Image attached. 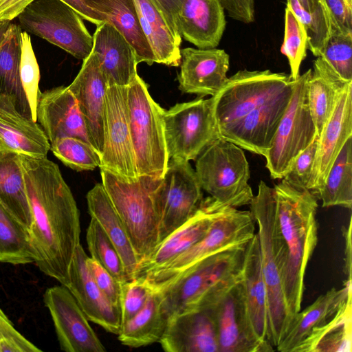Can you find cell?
<instances>
[{
  "label": "cell",
  "instance_id": "47",
  "mask_svg": "<svg viewBox=\"0 0 352 352\" xmlns=\"http://www.w3.org/2000/svg\"><path fill=\"white\" fill-rule=\"evenodd\" d=\"M87 265L98 287L113 305L120 308L122 283L93 258L87 256Z\"/></svg>",
  "mask_w": 352,
  "mask_h": 352
},
{
  "label": "cell",
  "instance_id": "17",
  "mask_svg": "<svg viewBox=\"0 0 352 352\" xmlns=\"http://www.w3.org/2000/svg\"><path fill=\"white\" fill-rule=\"evenodd\" d=\"M87 256L81 244L78 245L65 287L89 320L118 336L122 327L120 308L113 305L96 285L87 267Z\"/></svg>",
  "mask_w": 352,
  "mask_h": 352
},
{
  "label": "cell",
  "instance_id": "6",
  "mask_svg": "<svg viewBox=\"0 0 352 352\" xmlns=\"http://www.w3.org/2000/svg\"><path fill=\"white\" fill-rule=\"evenodd\" d=\"M250 206L258 226L256 233L267 295V339L276 350L292 319L283 288V274L286 262L284 245L277 228L270 186L263 181L258 184V192L254 195Z\"/></svg>",
  "mask_w": 352,
  "mask_h": 352
},
{
  "label": "cell",
  "instance_id": "55",
  "mask_svg": "<svg viewBox=\"0 0 352 352\" xmlns=\"http://www.w3.org/2000/svg\"><path fill=\"white\" fill-rule=\"evenodd\" d=\"M10 22L0 23V45L3 39L5 33L9 26Z\"/></svg>",
  "mask_w": 352,
  "mask_h": 352
},
{
  "label": "cell",
  "instance_id": "49",
  "mask_svg": "<svg viewBox=\"0 0 352 352\" xmlns=\"http://www.w3.org/2000/svg\"><path fill=\"white\" fill-rule=\"evenodd\" d=\"M224 10L233 19L250 23L254 21V0H219Z\"/></svg>",
  "mask_w": 352,
  "mask_h": 352
},
{
  "label": "cell",
  "instance_id": "37",
  "mask_svg": "<svg viewBox=\"0 0 352 352\" xmlns=\"http://www.w3.org/2000/svg\"><path fill=\"white\" fill-rule=\"evenodd\" d=\"M318 199L322 207L352 208V137L342 146L327 176Z\"/></svg>",
  "mask_w": 352,
  "mask_h": 352
},
{
  "label": "cell",
  "instance_id": "1",
  "mask_svg": "<svg viewBox=\"0 0 352 352\" xmlns=\"http://www.w3.org/2000/svg\"><path fill=\"white\" fill-rule=\"evenodd\" d=\"M32 217L29 233L37 254L36 265L66 286L80 243V212L58 166L47 157L20 155Z\"/></svg>",
  "mask_w": 352,
  "mask_h": 352
},
{
  "label": "cell",
  "instance_id": "29",
  "mask_svg": "<svg viewBox=\"0 0 352 352\" xmlns=\"http://www.w3.org/2000/svg\"><path fill=\"white\" fill-rule=\"evenodd\" d=\"M86 198L91 218L98 222L115 245L122 259L128 280L134 279L139 260L124 224L102 184H96L87 192Z\"/></svg>",
  "mask_w": 352,
  "mask_h": 352
},
{
  "label": "cell",
  "instance_id": "42",
  "mask_svg": "<svg viewBox=\"0 0 352 352\" xmlns=\"http://www.w3.org/2000/svg\"><path fill=\"white\" fill-rule=\"evenodd\" d=\"M320 56L342 79L352 82V31L333 28Z\"/></svg>",
  "mask_w": 352,
  "mask_h": 352
},
{
  "label": "cell",
  "instance_id": "43",
  "mask_svg": "<svg viewBox=\"0 0 352 352\" xmlns=\"http://www.w3.org/2000/svg\"><path fill=\"white\" fill-rule=\"evenodd\" d=\"M21 83L25 95L31 119L36 122V104L39 89V67L32 45L31 37L26 32L21 33V55L19 68Z\"/></svg>",
  "mask_w": 352,
  "mask_h": 352
},
{
  "label": "cell",
  "instance_id": "33",
  "mask_svg": "<svg viewBox=\"0 0 352 352\" xmlns=\"http://www.w3.org/2000/svg\"><path fill=\"white\" fill-rule=\"evenodd\" d=\"M162 300V291L153 292L144 307L122 324L118 339L123 345L138 348L160 342L169 321Z\"/></svg>",
  "mask_w": 352,
  "mask_h": 352
},
{
  "label": "cell",
  "instance_id": "22",
  "mask_svg": "<svg viewBox=\"0 0 352 352\" xmlns=\"http://www.w3.org/2000/svg\"><path fill=\"white\" fill-rule=\"evenodd\" d=\"M50 150L40 124L21 112L13 95L0 94V151L43 158Z\"/></svg>",
  "mask_w": 352,
  "mask_h": 352
},
{
  "label": "cell",
  "instance_id": "30",
  "mask_svg": "<svg viewBox=\"0 0 352 352\" xmlns=\"http://www.w3.org/2000/svg\"><path fill=\"white\" fill-rule=\"evenodd\" d=\"M85 4L102 22L110 23L126 38L136 52L138 63L151 65L155 63L142 30L134 0H85Z\"/></svg>",
  "mask_w": 352,
  "mask_h": 352
},
{
  "label": "cell",
  "instance_id": "54",
  "mask_svg": "<svg viewBox=\"0 0 352 352\" xmlns=\"http://www.w3.org/2000/svg\"><path fill=\"white\" fill-rule=\"evenodd\" d=\"M342 234L344 239V272L346 277V280H351V218H350L348 226H343Z\"/></svg>",
  "mask_w": 352,
  "mask_h": 352
},
{
  "label": "cell",
  "instance_id": "21",
  "mask_svg": "<svg viewBox=\"0 0 352 352\" xmlns=\"http://www.w3.org/2000/svg\"><path fill=\"white\" fill-rule=\"evenodd\" d=\"M179 88L199 96H214L228 79L230 56L223 50L186 47L180 50Z\"/></svg>",
  "mask_w": 352,
  "mask_h": 352
},
{
  "label": "cell",
  "instance_id": "39",
  "mask_svg": "<svg viewBox=\"0 0 352 352\" xmlns=\"http://www.w3.org/2000/svg\"><path fill=\"white\" fill-rule=\"evenodd\" d=\"M91 257L97 261L120 283L128 281L120 256L100 225L91 218L86 233Z\"/></svg>",
  "mask_w": 352,
  "mask_h": 352
},
{
  "label": "cell",
  "instance_id": "16",
  "mask_svg": "<svg viewBox=\"0 0 352 352\" xmlns=\"http://www.w3.org/2000/svg\"><path fill=\"white\" fill-rule=\"evenodd\" d=\"M43 302L51 315L62 351H107L76 299L65 286L61 285L47 288L43 295Z\"/></svg>",
  "mask_w": 352,
  "mask_h": 352
},
{
  "label": "cell",
  "instance_id": "48",
  "mask_svg": "<svg viewBox=\"0 0 352 352\" xmlns=\"http://www.w3.org/2000/svg\"><path fill=\"white\" fill-rule=\"evenodd\" d=\"M305 10L315 19L321 34L327 42L331 30L338 27L324 0H298ZM339 28V27H338Z\"/></svg>",
  "mask_w": 352,
  "mask_h": 352
},
{
  "label": "cell",
  "instance_id": "20",
  "mask_svg": "<svg viewBox=\"0 0 352 352\" xmlns=\"http://www.w3.org/2000/svg\"><path fill=\"white\" fill-rule=\"evenodd\" d=\"M107 83L91 51L68 86L82 115L90 142L100 155L104 144V116Z\"/></svg>",
  "mask_w": 352,
  "mask_h": 352
},
{
  "label": "cell",
  "instance_id": "23",
  "mask_svg": "<svg viewBox=\"0 0 352 352\" xmlns=\"http://www.w3.org/2000/svg\"><path fill=\"white\" fill-rule=\"evenodd\" d=\"M36 122L50 144L62 138L74 137L91 144L76 99L68 87L59 86L40 92Z\"/></svg>",
  "mask_w": 352,
  "mask_h": 352
},
{
  "label": "cell",
  "instance_id": "11",
  "mask_svg": "<svg viewBox=\"0 0 352 352\" xmlns=\"http://www.w3.org/2000/svg\"><path fill=\"white\" fill-rule=\"evenodd\" d=\"M311 72V69H309L294 80L289 104L264 156L265 166L274 179L283 178L296 157L317 136L307 92V82Z\"/></svg>",
  "mask_w": 352,
  "mask_h": 352
},
{
  "label": "cell",
  "instance_id": "45",
  "mask_svg": "<svg viewBox=\"0 0 352 352\" xmlns=\"http://www.w3.org/2000/svg\"><path fill=\"white\" fill-rule=\"evenodd\" d=\"M318 137L304 149L294 160L289 170L283 177L292 185L308 190Z\"/></svg>",
  "mask_w": 352,
  "mask_h": 352
},
{
  "label": "cell",
  "instance_id": "36",
  "mask_svg": "<svg viewBox=\"0 0 352 352\" xmlns=\"http://www.w3.org/2000/svg\"><path fill=\"white\" fill-rule=\"evenodd\" d=\"M21 33L20 26L10 22L0 45V94L13 95L21 112L31 119L19 76Z\"/></svg>",
  "mask_w": 352,
  "mask_h": 352
},
{
  "label": "cell",
  "instance_id": "50",
  "mask_svg": "<svg viewBox=\"0 0 352 352\" xmlns=\"http://www.w3.org/2000/svg\"><path fill=\"white\" fill-rule=\"evenodd\" d=\"M340 29L352 31V6L346 0H324Z\"/></svg>",
  "mask_w": 352,
  "mask_h": 352
},
{
  "label": "cell",
  "instance_id": "31",
  "mask_svg": "<svg viewBox=\"0 0 352 352\" xmlns=\"http://www.w3.org/2000/svg\"><path fill=\"white\" fill-rule=\"evenodd\" d=\"M351 84L352 82L342 79L322 57H316L307 80V92L309 108L318 137L332 114L341 94Z\"/></svg>",
  "mask_w": 352,
  "mask_h": 352
},
{
  "label": "cell",
  "instance_id": "38",
  "mask_svg": "<svg viewBox=\"0 0 352 352\" xmlns=\"http://www.w3.org/2000/svg\"><path fill=\"white\" fill-rule=\"evenodd\" d=\"M36 260L28 230L0 202V263L25 265Z\"/></svg>",
  "mask_w": 352,
  "mask_h": 352
},
{
  "label": "cell",
  "instance_id": "24",
  "mask_svg": "<svg viewBox=\"0 0 352 352\" xmlns=\"http://www.w3.org/2000/svg\"><path fill=\"white\" fill-rule=\"evenodd\" d=\"M160 343L166 352H219L211 310L192 309L173 316Z\"/></svg>",
  "mask_w": 352,
  "mask_h": 352
},
{
  "label": "cell",
  "instance_id": "41",
  "mask_svg": "<svg viewBox=\"0 0 352 352\" xmlns=\"http://www.w3.org/2000/svg\"><path fill=\"white\" fill-rule=\"evenodd\" d=\"M307 34L305 27L287 6L285 11V30L281 52L287 57L289 76L295 80L300 76V67L307 56Z\"/></svg>",
  "mask_w": 352,
  "mask_h": 352
},
{
  "label": "cell",
  "instance_id": "52",
  "mask_svg": "<svg viewBox=\"0 0 352 352\" xmlns=\"http://www.w3.org/2000/svg\"><path fill=\"white\" fill-rule=\"evenodd\" d=\"M162 8L168 21L177 38L182 42V36L178 29V12L182 0H157Z\"/></svg>",
  "mask_w": 352,
  "mask_h": 352
},
{
  "label": "cell",
  "instance_id": "46",
  "mask_svg": "<svg viewBox=\"0 0 352 352\" xmlns=\"http://www.w3.org/2000/svg\"><path fill=\"white\" fill-rule=\"evenodd\" d=\"M14 327L0 307V352H41Z\"/></svg>",
  "mask_w": 352,
  "mask_h": 352
},
{
  "label": "cell",
  "instance_id": "53",
  "mask_svg": "<svg viewBox=\"0 0 352 352\" xmlns=\"http://www.w3.org/2000/svg\"><path fill=\"white\" fill-rule=\"evenodd\" d=\"M70 7H72L83 20L96 25V26L101 24L102 22L97 14L90 8H87L85 4V0H62Z\"/></svg>",
  "mask_w": 352,
  "mask_h": 352
},
{
  "label": "cell",
  "instance_id": "13",
  "mask_svg": "<svg viewBox=\"0 0 352 352\" xmlns=\"http://www.w3.org/2000/svg\"><path fill=\"white\" fill-rule=\"evenodd\" d=\"M127 87L111 85L107 89L104 144L99 168L134 180L138 175L130 132Z\"/></svg>",
  "mask_w": 352,
  "mask_h": 352
},
{
  "label": "cell",
  "instance_id": "3",
  "mask_svg": "<svg viewBox=\"0 0 352 352\" xmlns=\"http://www.w3.org/2000/svg\"><path fill=\"white\" fill-rule=\"evenodd\" d=\"M270 192L286 256L283 288L292 320L300 311L305 271L318 241V199L284 178Z\"/></svg>",
  "mask_w": 352,
  "mask_h": 352
},
{
  "label": "cell",
  "instance_id": "7",
  "mask_svg": "<svg viewBox=\"0 0 352 352\" xmlns=\"http://www.w3.org/2000/svg\"><path fill=\"white\" fill-rule=\"evenodd\" d=\"M129 125L138 176L161 179L169 157L166 149L164 111L138 76L127 87Z\"/></svg>",
  "mask_w": 352,
  "mask_h": 352
},
{
  "label": "cell",
  "instance_id": "5",
  "mask_svg": "<svg viewBox=\"0 0 352 352\" xmlns=\"http://www.w3.org/2000/svg\"><path fill=\"white\" fill-rule=\"evenodd\" d=\"M100 175L140 263L160 243L162 207L157 188L160 179L138 176L128 180L104 169H100Z\"/></svg>",
  "mask_w": 352,
  "mask_h": 352
},
{
  "label": "cell",
  "instance_id": "2",
  "mask_svg": "<svg viewBox=\"0 0 352 352\" xmlns=\"http://www.w3.org/2000/svg\"><path fill=\"white\" fill-rule=\"evenodd\" d=\"M294 80L269 69L239 70L213 96L219 136L265 156L289 104Z\"/></svg>",
  "mask_w": 352,
  "mask_h": 352
},
{
  "label": "cell",
  "instance_id": "28",
  "mask_svg": "<svg viewBox=\"0 0 352 352\" xmlns=\"http://www.w3.org/2000/svg\"><path fill=\"white\" fill-rule=\"evenodd\" d=\"M351 294V280H346L342 288H331L302 311H299L292 318L276 350L280 352H294L298 344L314 329L324 324L336 314Z\"/></svg>",
  "mask_w": 352,
  "mask_h": 352
},
{
  "label": "cell",
  "instance_id": "9",
  "mask_svg": "<svg viewBox=\"0 0 352 352\" xmlns=\"http://www.w3.org/2000/svg\"><path fill=\"white\" fill-rule=\"evenodd\" d=\"M255 224L250 210L229 208L214 221L199 241L162 267L138 277H144L155 291L162 290L205 258L247 244L255 234Z\"/></svg>",
  "mask_w": 352,
  "mask_h": 352
},
{
  "label": "cell",
  "instance_id": "15",
  "mask_svg": "<svg viewBox=\"0 0 352 352\" xmlns=\"http://www.w3.org/2000/svg\"><path fill=\"white\" fill-rule=\"evenodd\" d=\"M240 280L211 305L219 352H269L274 348L256 338L252 327Z\"/></svg>",
  "mask_w": 352,
  "mask_h": 352
},
{
  "label": "cell",
  "instance_id": "12",
  "mask_svg": "<svg viewBox=\"0 0 352 352\" xmlns=\"http://www.w3.org/2000/svg\"><path fill=\"white\" fill-rule=\"evenodd\" d=\"M164 125L169 159L195 160L219 138L212 98L177 103L164 110Z\"/></svg>",
  "mask_w": 352,
  "mask_h": 352
},
{
  "label": "cell",
  "instance_id": "14",
  "mask_svg": "<svg viewBox=\"0 0 352 352\" xmlns=\"http://www.w3.org/2000/svg\"><path fill=\"white\" fill-rule=\"evenodd\" d=\"M157 190L162 207L160 243L195 214L204 198L195 170L182 160L169 159Z\"/></svg>",
  "mask_w": 352,
  "mask_h": 352
},
{
  "label": "cell",
  "instance_id": "26",
  "mask_svg": "<svg viewBox=\"0 0 352 352\" xmlns=\"http://www.w3.org/2000/svg\"><path fill=\"white\" fill-rule=\"evenodd\" d=\"M177 23L182 38L199 49L217 47L226 26L219 0H182Z\"/></svg>",
  "mask_w": 352,
  "mask_h": 352
},
{
  "label": "cell",
  "instance_id": "35",
  "mask_svg": "<svg viewBox=\"0 0 352 352\" xmlns=\"http://www.w3.org/2000/svg\"><path fill=\"white\" fill-rule=\"evenodd\" d=\"M0 202L29 231L32 217L18 154L0 151Z\"/></svg>",
  "mask_w": 352,
  "mask_h": 352
},
{
  "label": "cell",
  "instance_id": "27",
  "mask_svg": "<svg viewBox=\"0 0 352 352\" xmlns=\"http://www.w3.org/2000/svg\"><path fill=\"white\" fill-rule=\"evenodd\" d=\"M240 282L247 312L254 332L260 342L270 344L267 339V289L262 271L257 233H255L247 244Z\"/></svg>",
  "mask_w": 352,
  "mask_h": 352
},
{
  "label": "cell",
  "instance_id": "40",
  "mask_svg": "<svg viewBox=\"0 0 352 352\" xmlns=\"http://www.w3.org/2000/svg\"><path fill=\"white\" fill-rule=\"evenodd\" d=\"M50 151L65 166L76 171L100 167V155L89 143L74 137H65L50 144Z\"/></svg>",
  "mask_w": 352,
  "mask_h": 352
},
{
  "label": "cell",
  "instance_id": "34",
  "mask_svg": "<svg viewBox=\"0 0 352 352\" xmlns=\"http://www.w3.org/2000/svg\"><path fill=\"white\" fill-rule=\"evenodd\" d=\"M352 346V294L336 314L314 329L294 352H351Z\"/></svg>",
  "mask_w": 352,
  "mask_h": 352
},
{
  "label": "cell",
  "instance_id": "8",
  "mask_svg": "<svg viewBox=\"0 0 352 352\" xmlns=\"http://www.w3.org/2000/svg\"><path fill=\"white\" fill-rule=\"evenodd\" d=\"M195 160L200 186L212 198L235 208L250 205L254 195L248 183L249 163L243 148L219 138Z\"/></svg>",
  "mask_w": 352,
  "mask_h": 352
},
{
  "label": "cell",
  "instance_id": "32",
  "mask_svg": "<svg viewBox=\"0 0 352 352\" xmlns=\"http://www.w3.org/2000/svg\"><path fill=\"white\" fill-rule=\"evenodd\" d=\"M142 30L155 56V62L178 67L181 63L179 41L157 0H134Z\"/></svg>",
  "mask_w": 352,
  "mask_h": 352
},
{
  "label": "cell",
  "instance_id": "51",
  "mask_svg": "<svg viewBox=\"0 0 352 352\" xmlns=\"http://www.w3.org/2000/svg\"><path fill=\"white\" fill-rule=\"evenodd\" d=\"M34 0H0V23L10 22Z\"/></svg>",
  "mask_w": 352,
  "mask_h": 352
},
{
  "label": "cell",
  "instance_id": "25",
  "mask_svg": "<svg viewBox=\"0 0 352 352\" xmlns=\"http://www.w3.org/2000/svg\"><path fill=\"white\" fill-rule=\"evenodd\" d=\"M108 86L128 87L138 75L136 52L126 38L110 23L96 26L93 49Z\"/></svg>",
  "mask_w": 352,
  "mask_h": 352
},
{
  "label": "cell",
  "instance_id": "56",
  "mask_svg": "<svg viewBox=\"0 0 352 352\" xmlns=\"http://www.w3.org/2000/svg\"><path fill=\"white\" fill-rule=\"evenodd\" d=\"M350 5L352 6V0H346Z\"/></svg>",
  "mask_w": 352,
  "mask_h": 352
},
{
  "label": "cell",
  "instance_id": "44",
  "mask_svg": "<svg viewBox=\"0 0 352 352\" xmlns=\"http://www.w3.org/2000/svg\"><path fill=\"white\" fill-rule=\"evenodd\" d=\"M155 290L144 277H137L121 284L122 324L134 316Z\"/></svg>",
  "mask_w": 352,
  "mask_h": 352
},
{
  "label": "cell",
  "instance_id": "19",
  "mask_svg": "<svg viewBox=\"0 0 352 352\" xmlns=\"http://www.w3.org/2000/svg\"><path fill=\"white\" fill-rule=\"evenodd\" d=\"M352 137V84L341 94L318 138L308 190L318 199L327 176L346 140Z\"/></svg>",
  "mask_w": 352,
  "mask_h": 352
},
{
  "label": "cell",
  "instance_id": "4",
  "mask_svg": "<svg viewBox=\"0 0 352 352\" xmlns=\"http://www.w3.org/2000/svg\"><path fill=\"white\" fill-rule=\"evenodd\" d=\"M247 244L205 258L159 290L169 320L184 311L211 305L236 284L241 277Z\"/></svg>",
  "mask_w": 352,
  "mask_h": 352
},
{
  "label": "cell",
  "instance_id": "10",
  "mask_svg": "<svg viewBox=\"0 0 352 352\" xmlns=\"http://www.w3.org/2000/svg\"><path fill=\"white\" fill-rule=\"evenodd\" d=\"M24 32L39 36L78 59L93 49V36L82 18L62 0H34L17 16Z\"/></svg>",
  "mask_w": 352,
  "mask_h": 352
},
{
  "label": "cell",
  "instance_id": "18",
  "mask_svg": "<svg viewBox=\"0 0 352 352\" xmlns=\"http://www.w3.org/2000/svg\"><path fill=\"white\" fill-rule=\"evenodd\" d=\"M229 208L232 207L225 206L210 196L204 199L195 214L139 263L135 278L162 267L199 241L214 221Z\"/></svg>",
  "mask_w": 352,
  "mask_h": 352
}]
</instances>
